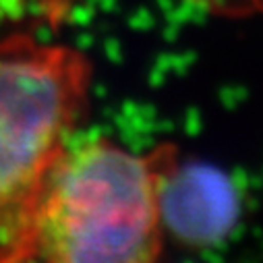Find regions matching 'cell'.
Returning a JSON list of instances; mask_svg holds the SVG:
<instances>
[{"label": "cell", "instance_id": "1", "mask_svg": "<svg viewBox=\"0 0 263 263\" xmlns=\"http://www.w3.org/2000/svg\"><path fill=\"white\" fill-rule=\"evenodd\" d=\"M172 147L135 156L110 141L69 143L0 210V261L145 263L160 255V174Z\"/></svg>", "mask_w": 263, "mask_h": 263}, {"label": "cell", "instance_id": "2", "mask_svg": "<svg viewBox=\"0 0 263 263\" xmlns=\"http://www.w3.org/2000/svg\"><path fill=\"white\" fill-rule=\"evenodd\" d=\"M83 54L27 35L0 42V210L37 180L64 149L87 104Z\"/></svg>", "mask_w": 263, "mask_h": 263}, {"label": "cell", "instance_id": "3", "mask_svg": "<svg viewBox=\"0 0 263 263\" xmlns=\"http://www.w3.org/2000/svg\"><path fill=\"white\" fill-rule=\"evenodd\" d=\"M158 210L178 240L210 247L226 238L238 220V193L232 182L212 166L176 162L172 149L160 174Z\"/></svg>", "mask_w": 263, "mask_h": 263}]
</instances>
